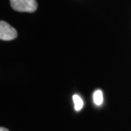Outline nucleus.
<instances>
[{
	"label": "nucleus",
	"instance_id": "nucleus-3",
	"mask_svg": "<svg viewBox=\"0 0 131 131\" xmlns=\"http://www.w3.org/2000/svg\"><path fill=\"white\" fill-rule=\"evenodd\" d=\"M73 101H74V109L77 112H79L80 111L83 106H84V103H83V101L82 99L80 98L78 95H73Z\"/></svg>",
	"mask_w": 131,
	"mask_h": 131
},
{
	"label": "nucleus",
	"instance_id": "nucleus-4",
	"mask_svg": "<svg viewBox=\"0 0 131 131\" xmlns=\"http://www.w3.org/2000/svg\"><path fill=\"white\" fill-rule=\"evenodd\" d=\"M93 101L94 103H95L97 106H100L101 105L103 101V93L101 90H96L93 94Z\"/></svg>",
	"mask_w": 131,
	"mask_h": 131
},
{
	"label": "nucleus",
	"instance_id": "nucleus-2",
	"mask_svg": "<svg viewBox=\"0 0 131 131\" xmlns=\"http://www.w3.org/2000/svg\"><path fill=\"white\" fill-rule=\"evenodd\" d=\"M18 37V32L7 22H0V39L3 41H11Z\"/></svg>",
	"mask_w": 131,
	"mask_h": 131
},
{
	"label": "nucleus",
	"instance_id": "nucleus-5",
	"mask_svg": "<svg viewBox=\"0 0 131 131\" xmlns=\"http://www.w3.org/2000/svg\"><path fill=\"white\" fill-rule=\"evenodd\" d=\"M0 131H9L7 128H5V127H0Z\"/></svg>",
	"mask_w": 131,
	"mask_h": 131
},
{
	"label": "nucleus",
	"instance_id": "nucleus-1",
	"mask_svg": "<svg viewBox=\"0 0 131 131\" xmlns=\"http://www.w3.org/2000/svg\"><path fill=\"white\" fill-rule=\"evenodd\" d=\"M12 8L20 13H34L37 9L36 0H9Z\"/></svg>",
	"mask_w": 131,
	"mask_h": 131
}]
</instances>
